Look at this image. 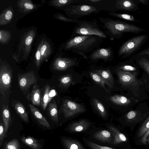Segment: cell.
Here are the masks:
<instances>
[{"label":"cell","mask_w":149,"mask_h":149,"mask_svg":"<svg viewBox=\"0 0 149 149\" xmlns=\"http://www.w3.org/2000/svg\"><path fill=\"white\" fill-rule=\"evenodd\" d=\"M139 55H147L149 56V47H146L139 52L137 54Z\"/></svg>","instance_id":"cell-35"},{"label":"cell","mask_w":149,"mask_h":149,"mask_svg":"<svg viewBox=\"0 0 149 149\" xmlns=\"http://www.w3.org/2000/svg\"><path fill=\"white\" fill-rule=\"evenodd\" d=\"M91 77L97 84L100 85L107 92L110 93V91L108 89L105 85V83L101 77L97 73L93 72H90Z\"/></svg>","instance_id":"cell-28"},{"label":"cell","mask_w":149,"mask_h":149,"mask_svg":"<svg viewBox=\"0 0 149 149\" xmlns=\"http://www.w3.org/2000/svg\"><path fill=\"white\" fill-rule=\"evenodd\" d=\"M147 143H149V135L147 139Z\"/></svg>","instance_id":"cell-43"},{"label":"cell","mask_w":149,"mask_h":149,"mask_svg":"<svg viewBox=\"0 0 149 149\" xmlns=\"http://www.w3.org/2000/svg\"><path fill=\"white\" fill-rule=\"evenodd\" d=\"M47 48V47L46 45H43L41 47L40 52L41 55L42 56L43 55Z\"/></svg>","instance_id":"cell-42"},{"label":"cell","mask_w":149,"mask_h":149,"mask_svg":"<svg viewBox=\"0 0 149 149\" xmlns=\"http://www.w3.org/2000/svg\"><path fill=\"white\" fill-rule=\"evenodd\" d=\"M149 129V116L145 120L139 130L138 136L142 137Z\"/></svg>","instance_id":"cell-30"},{"label":"cell","mask_w":149,"mask_h":149,"mask_svg":"<svg viewBox=\"0 0 149 149\" xmlns=\"http://www.w3.org/2000/svg\"><path fill=\"white\" fill-rule=\"evenodd\" d=\"M3 124L1 122L0 125V147H1L3 143L6 135Z\"/></svg>","instance_id":"cell-34"},{"label":"cell","mask_w":149,"mask_h":149,"mask_svg":"<svg viewBox=\"0 0 149 149\" xmlns=\"http://www.w3.org/2000/svg\"><path fill=\"white\" fill-rule=\"evenodd\" d=\"M113 52L112 49L109 47L96 49L92 52L89 57L92 60L103 59L106 61L113 58Z\"/></svg>","instance_id":"cell-11"},{"label":"cell","mask_w":149,"mask_h":149,"mask_svg":"<svg viewBox=\"0 0 149 149\" xmlns=\"http://www.w3.org/2000/svg\"><path fill=\"white\" fill-rule=\"evenodd\" d=\"M65 11L70 17L78 19L79 18L93 14H97L100 10L94 6L75 4L68 6Z\"/></svg>","instance_id":"cell-5"},{"label":"cell","mask_w":149,"mask_h":149,"mask_svg":"<svg viewBox=\"0 0 149 149\" xmlns=\"http://www.w3.org/2000/svg\"><path fill=\"white\" fill-rule=\"evenodd\" d=\"M109 99L113 103L121 105H128L131 102V101L126 97L118 95L110 96Z\"/></svg>","instance_id":"cell-22"},{"label":"cell","mask_w":149,"mask_h":149,"mask_svg":"<svg viewBox=\"0 0 149 149\" xmlns=\"http://www.w3.org/2000/svg\"><path fill=\"white\" fill-rule=\"evenodd\" d=\"M32 38L31 36H29L25 40V44L26 45H30L32 41Z\"/></svg>","instance_id":"cell-40"},{"label":"cell","mask_w":149,"mask_h":149,"mask_svg":"<svg viewBox=\"0 0 149 149\" xmlns=\"http://www.w3.org/2000/svg\"><path fill=\"white\" fill-rule=\"evenodd\" d=\"M27 99L33 104L39 106L41 104L40 91L39 86L37 84H34L31 92L26 96Z\"/></svg>","instance_id":"cell-13"},{"label":"cell","mask_w":149,"mask_h":149,"mask_svg":"<svg viewBox=\"0 0 149 149\" xmlns=\"http://www.w3.org/2000/svg\"></svg>","instance_id":"cell-46"},{"label":"cell","mask_w":149,"mask_h":149,"mask_svg":"<svg viewBox=\"0 0 149 149\" xmlns=\"http://www.w3.org/2000/svg\"><path fill=\"white\" fill-rule=\"evenodd\" d=\"M93 104L99 113L103 118H105L107 115L106 110L101 102L97 99H94Z\"/></svg>","instance_id":"cell-27"},{"label":"cell","mask_w":149,"mask_h":149,"mask_svg":"<svg viewBox=\"0 0 149 149\" xmlns=\"http://www.w3.org/2000/svg\"><path fill=\"white\" fill-rule=\"evenodd\" d=\"M149 135V129L146 134L141 138L140 141L144 144L147 143V139Z\"/></svg>","instance_id":"cell-36"},{"label":"cell","mask_w":149,"mask_h":149,"mask_svg":"<svg viewBox=\"0 0 149 149\" xmlns=\"http://www.w3.org/2000/svg\"><path fill=\"white\" fill-rule=\"evenodd\" d=\"M109 128L112 130L114 137V144H118L127 141V139L125 136L116 129L111 126Z\"/></svg>","instance_id":"cell-21"},{"label":"cell","mask_w":149,"mask_h":149,"mask_svg":"<svg viewBox=\"0 0 149 149\" xmlns=\"http://www.w3.org/2000/svg\"><path fill=\"white\" fill-rule=\"evenodd\" d=\"M93 136L96 139L103 142L109 141L111 137L110 133L106 130L100 131L96 132Z\"/></svg>","instance_id":"cell-26"},{"label":"cell","mask_w":149,"mask_h":149,"mask_svg":"<svg viewBox=\"0 0 149 149\" xmlns=\"http://www.w3.org/2000/svg\"><path fill=\"white\" fill-rule=\"evenodd\" d=\"M20 146L18 140L14 139L11 140L6 144L5 149H19Z\"/></svg>","instance_id":"cell-31"},{"label":"cell","mask_w":149,"mask_h":149,"mask_svg":"<svg viewBox=\"0 0 149 149\" xmlns=\"http://www.w3.org/2000/svg\"><path fill=\"white\" fill-rule=\"evenodd\" d=\"M77 61L74 58H60L55 62L53 69L59 71L66 70L75 65Z\"/></svg>","instance_id":"cell-12"},{"label":"cell","mask_w":149,"mask_h":149,"mask_svg":"<svg viewBox=\"0 0 149 149\" xmlns=\"http://www.w3.org/2000/svg\"><path fill=\"white\" fill-rule=\"evenodd\" d=\"M38 80L35 73L33 71L19 74L18 76V85L24 93L31 86L36 84Z\"/></svg>","instance_id":"cell-7"},{"label":"cell","mask_w":149,"mask_h":149,"mask_svg":"<svg viewBox=\"0 0 149 149\" xmlns=\"http://www.w3.org/2000/svg\"><path fill=\"white\" fill-rule=\"evenodd\" d=\"M50 87L48 84L45 85L41 99L40 104L42 109L44 110L46 109L48 103L52 98V97H51L49 95Z\"/></svg>","instance_id":"cell-19"},{"label":"cell","mask_w":149,"mask_h":149,"mask_svg":"<svg viewBox=\"0 0 149 149\" xmlns=\"http://www.w3.org/2000/svg\"><path fill=\"white\" fill-rule=\"evenodd\" d=\"M108 14L113 17L133 22H139L140 21L136 19L135 17L131 15L127 14L117 13L114 12H110Z\"/></svg>","instance_id":"cell-24"},{"label":"cell","mask_w":149,"mask_h":149,"mask_svg":"<svg viewBox=\"0 0 149 149\" xmlns=\"http://www.w3.org/2000/svg\"><path fill=\"white\" fill-rule=\"evenodd\" d=\"M147 34L137 36L124 42L120 47L118 52L121 59L130 58L136 55L149 38Z\"/></svg>","instance_id":"cell-3"},{"label":"cell","mask_w":149,"mask_h":149,"mask_svg":"<svg viewBox=\"0 0 149 149\" xmlns=\"http://www.w3.org/2000/svg\"><path fill=\"white\" fill-rule=\"evenodd\" d=\"M61 109L65 117L67 118L85 111V108L82 105L68 99L63 101Z\"/></svg>","instance_id":"cell-8"},{"label":"cell","mask_w":149,"mask_h":149,"mask_svg":"<svg viewBox=\"0 0 149 149\" xmlns=\"http://www.w3.org/2000/svg\"><path fill=\"white\" fill-rule=\"evenodd\" d=\"M136 0H116L114 4L115 11L124 10L133 12L139 9Z\"/></svg>","instance_id":"cell-10"},{"label":"cell","mask_w":149,"mask_h":149,"mask_svg":"<svg viewBox=\"0 0 149 149\" xmlns=\"http://www.w3.org/2000/svg\"><path fill=\"white\" fill-rule=\"evenodd\" d=\"M121 84L125 87L132 88L137 86L139 81L136 78V73L118 70L117 71Z\"/></svg>","instance_id":"cell-9"},{"label":"cell","mask_w":149,"mask_h":149,"mask_svg":"<svg viewBox=\"0 0 149 149\" xmlns=\"http://www.w3.org/2000/svg\"><path fill=\"white\" fill-rule=\"evenodd\" d=\"M21 139L23 143L33 149H40L41 148V145L38 141L31 136H23Z\"/></svg>","instance_id":"cell-20"},{"label":"cell","mask_w":149,"mask_h":149,"mask_svg":"<svg viewBox=\"0 0 149 149\" xmlns=\"http://www.w3.org/2000/svg\"><path fill=\"white\" fill-rule=\"evenodd\" d=\"M148 89H149V85H148Z\"/></svg>","instance_id":"cell-45"},{"label":"cell","mask_w":149,"mask_h":149,"mask_svg":"<svg viewBox=\"0 0 149 149\" xmlns=\"http://www.w3.org/2000/svg\"><path fill=\"white\" fill-rule=\"evenodd\" d=\"M31 111L38 123L42 126L49 128L50 126L47 119L42 115L40 111L34 105L29 104L28 105Z\"/></svg>","instance_id":"cell-14"},{"label":"cell","mask_w":149,"mask_h":149,"mask_svg":"<svg viewBox=\"0 0 149 149\" xmlns=\"http://www.w3.org/2000/svg\"><path fill=\"white\" fill-rule=\"evenodd\" d=\"M137 3L145 5H148L149 3V0H136Z\"/></svg>","instance_id":"cell-39"},{"label":"cell","mask_w":149,"mask_h":149,"mask_svg":"<svg viewBox=\"0 0 149 149\" xmlns=\"http://www.w3.org/2000/svg\"><path fill=\"white\" fill-rule=\"evenodd\" d=\"M2 115L5 133L6 134L10 126L11 121L10 110L7 106L4 105L3 106Z\"/></svg>","instance_id":"cell-18"},{"label":"cell","mask_w":149,"mask_h":149,"mask_svg":"<svg viewBox=\"0 0 149 149\" xmlns=\"http://www.w3.org/2000/svg\"><path fill=\"white\" fill-rule=\"evenodd\" d=\"M1 32H0V39L1 40Z\"/></svg>","instance_id":"cell-44"},{"label":"cell","mask_w":149,"mask_h":149,"mask_svg":"<svg viewBox=\"0 0 149 149\" xmlns=\"http://www.w3.org/2000/svg\"><path fill=\"white\" fill-rule=\"evenodd\" d=\"M41 57L40 52L39 51H38L36 54V57L37 62V65L38 66L39 65V62L40 61Z\"/></svg>","instance_id":"cell-37"},{"label":"cell","mask_w":149,"mask_h":149,"mask_svg":"<svg viewBox=\"0 0 149 149\" xmlns=\"http://www.w3.org/2000/svg\"><path fill=\"white\" fill-rule=\"evenodd\" d=\"M88 124L87 121L83 120L74 123L72 126V127L76 132H80L87 127Z\"/></svg>","instance_id":"cell-29"},{"label":"cell","mask_w":149,"mask_h":149,"mask_svg":"<svg viewBox=\"0 0 149 149\" xmlns=\"http://www.w3.org/2000/svg\"><path fill=\"white\" fill-rule=\"evenodd\" d=\"M99 19L102 24L101 26L104 29L105 33L113 39H119L125 33L138 34L146 31L141 27L119 19L115 20L102 17Z\"/></svg>","instance_id":"cell-1"},{"label":"cell","mask_w":149,"mask_h":149,"mask_svg":"<svg viewBox=\"0 0 149 149\" xmlns=\"http://www.w3.org/2000/svg\"><path fill=\"white\" fill-rule=\"evenodd\" d=\"M72 81V77L71 76L69 75H64L61 77L59 79L60 84L64 86H69L71 83Z\"/></svg>","instance_id":"cell-33"},{"label":"cell","mask_w":149,"mask_h":149,"mask_svg":"<svg viewBox=\"0 0 149 149\" xmlns=\"http://www.w3.org/2000/svg\"><path fill=\"white\" fill-rule=\"evenodd\" d=\"M134 60L137 64L149 74V56L135 55Z\"/></svg>","instance_id":"cell-16"},{"label":"cell","mask_w":149,"mask_h":149,"mask_svg":"<svg viewBox=\"0 0 149 149\" xmlns=\"http://www.w3.org/2000/svg\"><path fill=\"white\" fill-rule=\"evenodd\" d=\"M103 39L96 35L78 36L70 38L65 45V49L82 55L86 58L85 54L99 46Z\"/></svg>","instance_id":"cell-2"},{"label":"cell","mask_w":149,"mask_h":149,"mask_svg":"<svg viewBox=\"0 0 149 149\" xmlns=\"http://www.w3.org/2000/svg\"><path fill=\"white\" fill-rule=\"evenodd\" d=\"M102 79L105 84L110 89L113 87L114 80L110 71L108 69L99 70L95 71Z\"/></svg>","instance_id":"cell-15"},{"label":"cell","mask_w":149,"mask_h":149,"mask_svg":"<svg viewBox=\"0 0 149 149\" xmlns=\"http://www.w3.org/2000/svg\"><path fill=\"white\" fill-rule=\"evenodd\" d=\"M62 141L66 149H84L80 143L75 140L63 138Z\"/></svg>","instance_id":"cell-25"},{"label":"cell","mask_w":149,"mask_h":149,"mask_svg":"<svg viewBox=\"0 0 149 149\" xmlns=\"http://www.w3.org/2000/svg\"><path fill=\"white\" fill-rule=\"evenodd\" d=\"M13 72L8 67L3 65L0 69V93L5 96L10 90L12 81Z\"/></svg>","instance_id":"cell-6"},{"label":"cell","mask_w":149,"mask_h":149,"mask_svg":"<svg viewBox=\"0 0 149 149\" xmlns=\"http://www.w3.org/2000/svg\"><path fill=\"white\" fill-rule=\"evenodd\" d=\"M48 111L52 120L55 122L58 123V112L57 105L55 101L49 103L48 107Z\"/></svg>","instance_id":"cell-23"},{"label":"cell","mask_w":149,"mask_h":149,"mask_svg":"<svg viewBox=\"0 0 149 149\" xmlns=\"http://www.w3.org/2000/svg\"><path fill=\"white\" fill-rule=\"evenodd\" d=\"M82 35H96L103 38L107 37L94 19L91 21L80 20L75 26L71 38Z\"/></svg>","instance_id":"cell-4"},{"label":"cell","mask_w":149,"mask_h":149,"mask_svg":"<svg viewBox=\"0 0 149 149\" xmlns=\"http://www.w3.org/2000/svg\"><path fill=\"white\" fill-rule=\"evenodd\" d=\"M25 7L27 9L31 10L33 8V5L31 3H26L24 4Z\"/></svg>","instance_id":"cell-41"},{"label":"cell","mask_w":149,"mask_h":149,"mask_svg":"<svg viewBox=\"0 0 149 149\" xmlns=\"http://www.w3.org/2000/svg\"><path fill=\"white\" fill-rule=\"evenodd\" d=\"M12 16V12L10 10H8L6 12L5 18L6 19L8 20H9L11 19Z\"/></svg>","instance_id":"cell-38"},{"label":"cell","mask_w":149,"mask_h":149,"mask_svg":"<svg viewBox=\"0 0 149 149\" xmlns=\"http://www.w3.org/2000/svg\"><path fill=\"white\" fill-rule=\"evenodd\" d=\"M137 112L134 111H131L128 112L126 115V118L128 122L130 123L137 121L139 116Z\"/></svg>","instance_id":"cell-32"},{"label":"cell","mask_w":149,"mask_h":149,"mask_svg":"<svg viewBox=\"0 0 149 149\" xmlns=\"http://www.w3.org/2000/svg\"><path fill=\"white\" fill-rule=\"evenodd\" d=\"M14 107L17 113L22 120L25 122H28V114L23 104L20 102H17L14 104Z\"/></svg>","instance_id":"cell-17"}]
</instances>
